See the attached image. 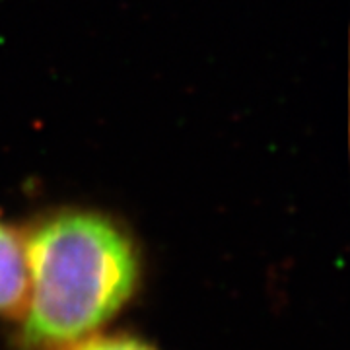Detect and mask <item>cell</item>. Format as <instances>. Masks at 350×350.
I'll return each mask as SVG.
<instances>
[{
	"label": "cell",
	"mask_w": 350,
	"mask_h": 350,
	"mask_svg": "<svg viewBox=\"0 0 350 350\" xmlns=\"http://www.w3.org/2000/svg\"><path fill=\"white\" fill-rule=\"evenodd\" d=\"M27 290L29 273L24 236L0 222V317L20 319Z\"/></svg>",
	"instance_id": "cell-2"
},
{
	"label": "cell",
	"mask_w": 350,
	"mask_h": 350,
	"mask_svg": "<svg viewBox=\"0 0 350 350\" xmlns=\"http://www.w3.org/2000/svg\"><path fill=\"white\" fill-rule=\"evenodd\" d=\"M68 350H160L152 342L137 335H126V333H115V335H105L98 333L92 337L84 338L82 342L75 345Z\"/></svg>",
	"instance_id": "cell-3"
},
{
	"label": "cell",
	"mask_w": 350,
	"mask_h": 350,
	"mask_svg": "<svg viewBox=\"0 0 350 350\" xmlns=\"http://www.w3.org/2000/svg\"><path fill=\"white\" fill-rule=\"evenodd\" d=\"M29 290L20 315L24 350H68L98 335L142 280L137 241L107 214L59 211L24 236Z\"/></svg>",
	"instance_id": "cell-1"
}]
</instances>
